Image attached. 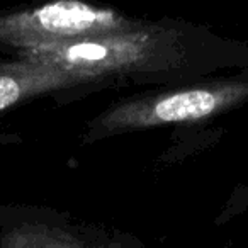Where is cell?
I'll use <instances>...</instances> for the list:
<instances>
[{
  "mask_svg": "<svg viewBox=\"0 0 248 248\" xmlns=\"http://www.w3.org/2000/svg\"><path fill=\"white\" fill-rule=\"evenodd\" d=\"M135 26L110 9L95 7L82 0H55L0 17V43L17 48L26 43L104 34Z\"/></svg>",
  "mask_w": 248,
  "mask_h": 248,
  "instance_id": "obj_3",
  "label": "cell"
},
{
  "mask_svg": "<svg viewBox=\"0 0 248 248\" xmlns=\"http://www.w3.org/2000/svg\"><path fill=\"white\" fill-rule=\"evenodd\" d=\"M247 99L248 82L230 80L121 104L100 116L95 126L112 133L199 121L216 112H223Z\"/></svg>",
  "mask_w": 248,
  "mask_h": 248,
  "instance_id": "obj_2",
  "label": "cell"
},
{
  "mask_svg": "<svg viewBox=\"0 0 248 248\" xmlns=\"http://www.w3.org/2000/svg\"><path fill=\"white\" fill-rule=\"evenodd\" d=\"M4 247H78L75 238L45 226H21L2 240Z\"/></svg>",
  "mask_w": 248,
  "mask_h": 248,
  "instance_id": "obj_5",
  "label": "cell"
},
{
  "mask_svg": "<svg viewBox=\"0 0 248 248\" xmlns=\"http://www.w3.org/2000/svg\"><path fill=\"white\" fill-rule=\"evenodd\" d=\"M165 34L163 29H138L135 26L104 34L26 43L17 49L24 65L53 66L95 78L110 72L148 66L167 48Z\"/></svg>",
  "mask_w": 248,
  "mask_h": 248,
  "instance_id": "obj_1",
  "label": "cell"
},
{
  "mask_svg": "<svg viewBox=\"0 0 248 248\" xmlns=\"http://www.w3.org/2000/svg\"><path fill=\"white\" fill-rule=\"evenodd\" d=\"M89 80L83 75L41 65H16L11 72L0 73V110L48 90L77 85Z\"/></svg>",
  "mask_w": 248,
  "mask_h": 248,
  "instance_id": "obj_4",
  "label": "cell"
}]
</instances>
